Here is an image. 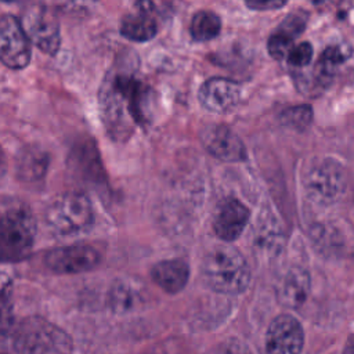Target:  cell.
<instances>
[{
    "label": "cell",
    "instance_id": "6da1fadb",
    "mask_svg": "<svg viewBox=\"0 0 354 354\" xmlns=\"http://www.w3.org/2000/svg\"><path fill=\"white\" fill-rule=\"evenodd\" d=\"M98 98L102 123L113 140L129 138L137 124L142 126L149 120L151 90L130 72H109Z\"/></svg>",
    "mask_w": 354,
    "mask_h": 354
},
{
    "label": "cell",
    "instance_id": "7a4b0ae2",
    "mask_svg": "<svg viewBox=\"0 0 354 354\" xmlns=\"http://www.w3.org/2000/svg\"><path fill=\"white\" fill-rule=\"evenodd\" d=\"M202 275L209 288L225 295L245 292L252 278L243 254L230 245H218L206 253Z\"/></svg>",
    "mask_w": 354,
    "mask_h": 354
},
{
    "label": "cell",
    "instance_id": "3957f363",
    "mask_svg": "<svg viewBox=\"0 0 354 354\" xmlns=\"http://www.w3.org/2000/svg\"><path fill=\"white\" fill-rule=\"evenodd\" d=\"M14 350L15 354H71L72 340L47 319L29 317L15 330Z\"/></svg>",
    "mask_w": 354,
    "mask_h": 354
},
{
    "label": "cell",
    "instance_id": "277c9868",
    "mask_svg": "<svg viewBox=\"0 0 354 354\" xmlns=\"http://www.w3.org/2000/svg\"><path fill=\"white\" fill-rule=\"evenodd\" d=\"M35 232V221L26 210H0V263L25 260L33 249Z\"/></svg>",
    "mask_w": 354,
    "mask_h": 354
},
{
    "label": "cell",
    "instance_id": "5b68a950",
    "mask_svg": "<svg viewBox=\"0 0 354 354\" xmlns=\"http://www.w3.org/2000/svg\"><path fill=\"white\" fill-rule=\"evenodd\" d=\"M94 212L88 196L80 191H72L55 198L46 210L48 227L59 235L80 232L93 223Z\"/></svg>",
    "mask_w": 354,
    "mask_h": 354
},
{
    "label": "cell",
    "instance_id": "8992f818",
    "mask_svg": "<svg viewBox=\"0 0 354 354\" xmlns=\"http://www.w3.org/2000/svg\"><path fill=\"white\" fill-rule=\"evenodd\" d=\"M346 184V171L335 159H324L318 162L304 177L307 196L319 205H330L336 202L344 192Z\"/></svg>",
    "mask_w": 354,
    "mask_h": 354
},
{
    "label": "cell",
    "instance_id": "52a82bcc",
    "mask_svg": "<svg viewBox=\"0 0 354 354\" xmlns=\"http://www.w3.org/2000/svg\"><path fill=\"white\" fill-rule=\"evenodd\" d=\"M21 25L37 48L47 54H55L61 43L59 22L55 12L43 4H32L26 7L21 17Z\"/></svg>",
    "mask_w": 354,
    "mask_h": 354
},
{
    "label": "cell",
    "instance_id": "ba28073f",
    "mask_svg": "<svg viewBox=\"0 0 354 354\" xmlns=\"http://www.w3.org/2000/svg\"><path fill=\"white\" fill-rule=\"evenodd\" d=\"M32 55L28 39L19 19L6 14L0 17V61L11 69H24Z\"/></svg>",
    "mask_w": 354,
    "mask_h": 354
},
{
    "label": "cell",
    "instance_id": "9c48e42d",
    "mask_svg": "<svg viewBox=\"0 0 354 354\" xmlns=\"http://www.w3.org/2000/svg\"><path fill=\"white\" fill-rule=\"evenodd\" d=\"M100 252L90 245H69L54 248L44 256L46 267L55 274H79L98 266Z\"/></svg>",
    "mask_w": 354,
    "mask_h": 354
},
{
    "label": "cell",
    "instance_id": "30bf717a",
    "mask_svg": "<svg viewBox=\"0 0 354 354\" xmlns=\"http://www.w3.org/2000/svg\"><path fill=\"white\" fill-rule=\"evenodd\" d=\"M304 346L301 324L289 314L275 317L266 333L267 354H300Z\"/></svg>",
    "mask_w": 354,
    "mask_h": 354
},
{
    "label": "cell",
    "instance_id": "8fae6325",
    "mask_svg": "<svg viewBox=\"0 0 354 354\" xmlns=\"http://www.w3.org/2000/svg\"><path fill=\"white\" fill-rule=\"evenodd\" d=\"M201 138L203 147L216 158L225 162H239L246 158V149L242 140L227 126H206Z\"/></svg>",
    "mask_w": 354,
    "mask_h": 354
},
{
    "label": "cell",
    "instance_id": "7c38bea8",
    "mask_svg": "<svg viewBox=\"0 0 354 354\" xmlns=\"http://www.w3.org/2000/svg\"><path fill=\"white\" fill-rule=\"evenodd\" d=\"M198 98L205 109L216 113H224L238 104L241 98V87L234 80L212 77L201 86Z\"/></svg>",
    "mask_w": 354,
    "mask_h": 354
},
{
    "label": "cell",
    "instance_id": "4fadbf2b",
    "mask_svg": "<svg viewBox=\"0 0 354 354\" xmlns=\"http://www.w3.org/2000/svg\"><path fill=\"white\" fill-rule=\"evenodd\" d=\"M249 209L236 199L224 201L216 213L213 230L216 235L224 242L235 241L249 223Z\"/></svg>",
    "mask_w": 354,
    "mask_h": 354
},
{
    "label": "cell",
    "instance_id": "5bb4252c",
    "mask_svg": "<svg viewBox=\"0 0 354 354\" xmlns=\"http://www.w3.org/2000/svg\"><path fill=\"white\" fill-rule=\"evenodd\" d=\"M137 10L124 15L120 21V33L131 41H147L158 32L152 3H137Z\"/></svg>",
    "mask_w": 354,
    "mask_h": 354
},
{
    "label": "cell",
    "instance_id": "9a60e30c",
    "mask_svg": "<svg viewBox=\"0 0 354 354\" xmlns=\"http://www.w3.org/2000/svg\"><path fill=\"white\" fill-rule=\"evenodd\" d=\"M69 165L75 174L93 184H101L104 180V170L98 151L91 140H86L75 145L71 152Z\"/></svg>",
    "mask_w": 354,
    "mask_h": 354
},
{
    "label": "cell",
    "instance_id": "2e32d148",
    "mask_svg": "<svg viewBox=\"0 0 354 354\" xmlns=\"http://www.w3.org/2000/svg\"><path fill=\"white\" fill-rule=\"evenodd\" d=\"M152 281L167 293H178L189 279V267L183 259L158 261L151 270Z\"/></svg>",
    "mask_w": 354,
    "mask_h": 354
},
{
    "label": "cell",
    "instance_id": "e0dca14e",
    "mask_svg": "<svg viewBox=\"0 0 354 354\" xmlns=\"http://www.w3.org/2000/svg\"><path fill=\"white\" fill-rule=\"evenodd\" d=\"M310 293V275L303 268L289 270L278 288L279 301L289 308H299Z\"/></svg>",
    "mask_w": 354,
    "mask_h": 354
},
{
    "label": "cell",
    "instance_id": "ac0fdd59",
    "mask_svg": "<svg viewBox=\"0 0 354 354\" xmlns=\"http://www.w3.org/2000/svg\"><path fill=\"white\" fill-rule=\"evenodd\" d=\"M48 165L47 153L36 147H28L21 151L17 159V173L24 181L35 183L44 177Z\"/></svg>",
    "mask_w": 354,
    "mask_h": 354
},
{
    "label": "cell",
    "instance_id": "d6986e66",
    "mask_svg": "<svg viewBox=\"0 0 354 354\" xmlns=\"http://www.w3.org/2000/svg\"><path fill=\"white\" fill-rule=\"evenodd\" d=\"M282 243V231L277 220L270 216L259 217L254 228V245L267 253H275Z\"/></svg>",
    "mask_w": 354,
    "mask_h": 354
},
{
    "label": "cell",
    "instance_id": "ffe728a7",
    "mask_svg": "<svg viewBox=\"0 0 354 354\" xmlns=\"http://www.w3.org/2000/svg\"><path fill=\"white\" fill-rule=\"evenodd\" d=\"M221 29L220 17L210 10L198 11L189 24V32L194 40L207 41L218 36Z\"/></svg>",
    "mask_w": 354,
    "mask_h": 354
},
{
    "label": "cell",
    "instance_id": "44dd1931",
    "mask_svg": "<svg viewBox=\"0 0 354 354\" xmlns=\"http://www.w3.org/2000/svg\"><path fill=\"white\" fill-rule=\"evenodd\" d=\"M313 120V108L310 105L290 106L281 113V122L296 130L306 129Z\"/></svg>",
    "mask_w": 354,
    "mask_h": 354
},
{
    "label": "cell",
    "instance_id": "7402d4cb",
    "mask_svg": "<svg viewBox=\"0 0 354 354\" xmlns=\"http://www.w3.org/2000/svg\"><path fill=\"white\" fill-rule=\"evenodd\" d=\"M12 319L11 283L8 279L0 278V333L8 329Z\"/></svg>",
    "mask_w": 354,
    "mask_h": 354
},
{
    "label": "cell",
    "instance_id": "603a6c76",
    "mask_svg": "<svg viewBox=\"0 0 354 354\" xmlns=\"http://www.w3.org/2000/svg\"><path fill=\"white\" fill-rule=\"evenodd\" d=\"M293 37H290L289 35H286L285 32L277 29L267 41V50L270 53L271 57H274L275 59H282L285 57H288L290 48L293 47Z\"/></svg>",
    "mask_w": 354,
    "mask_h": 354
},
{
    "label": "cell",
    "instance_id": "cb8c5ba5",
    "mask_svg": "<svg viewBox=\"0 0 354 354\" xmlns=\"http://www.w3.org/2000/svg\"><path fill=\"white\" fill-rule=\"evenodd\" d=\"M313 54H314L313 46L308 41H301L290 48L286 59L292 68L303 69L311 62Z\"/></svg>",
    "mask_w": 354,
    "mask_h": 354
},
{
    "label": "cell",
    "instance_id": "d4e9b609",
    "mask_svg": "<svg viewBox=\"0 0 354 354\" xmlns=\"http://www.w3.org/2000/svg\"><path fill=\"white\" fill-rule=\"evenodd\" d=\"M213 354H250V350L241 342L230 340L214 347Z\"/></svg>",
    "mask_w": 354,
    "mask_h": 354
},
{
    "label": "cell",
    "instance_id": "484cf974",
    "mask_svg": "<svg viewBox=\"0 0 354 354\" xmlns=\"http://www.w3.org/2000/svg\"><path fill=\"white\" fill-rule=\"evenodd\" d=\"M286 3L285 1H274V0H256V1H246V7L256 10V11H264V10H274L281 8Z\"/></svg>",
    "mask_w": 354,
    "mask_h": 354
},
{
    "label": "cell",
    "instance_id": "4316f807",
    "mask_svg": "<svg viewBox=\"0 0 354 354\" xmlns=\"http://www.w3.org/2000/svg\"><path fill=\"white\" fill-rule=\"evenodd\" d=\"M343 354H354V333L348 336L343 348Z\"/></svg>",
    "mask_w": 354,
    "mask_h": 354
},
{
    "label": "cell",
    "instance_id": "83f0119b",
    "mask_svg": "<svg viewBox=\"0 0 354 354\" xmlns=\"http://www.w3.org/2000/svg\"><path fill=\"white\" fill-rule=\"evenodd\" d=\"M4 169H6V160H4V155H3V151H1V148H0V176L3 174Z\"/></svg>",
    "mask_w": 354,
    "mask_h": 354
}]
</instances>
